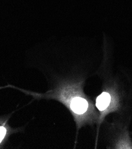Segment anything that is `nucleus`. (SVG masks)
<instances>
[{
	"label": "nucleus",
	"mask_w": 132,
	"mask_h": 149,
	"mask_svg": "<svg viewBox=\"0 0 132 149\" xmlns=\"http://www.w3.org/2000/svg\"><path fill=\"white\" fill-rule=\"evenodd\" d=\"M70 107L75 113L79 115L83 114L86 112L88 108V103L85 99L77 97L72 99Z\"/></svg>",
	"instance_id": "obj_1"
},
{
	"label": "nucleus",
	"mask_w": 132,
	"mask_h": 149,
	"mask_svg": "<svg viewBox=\"0 0 132 149\" xmlns=\"http://www.w3.org/2000/svg\"><path fill=\"white\" fill-rule=\"evenodd\" d=\"M111 101V96L109 93L103 92L96 99V106L100 111L105 110L109 105Z\"/></svg>",
	"instance_id": "obj_2"
},
{
	"label": "nucleus",
	"mask_w": 132,
	"mask_h": 149,
	"mask_svg": "<svg viewBox=\"0 0 132 149\" xmlns=\"http://www.w3.org/2000/svg\"><path fill=\"white\" fill-rule=\"evenodd\" d=\"M6 129L4 127H0V143L1 142L3 139L6 136Z\"/></svg>",
	"instance_id": "obj_3"
}]
</instances>
